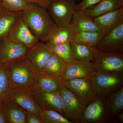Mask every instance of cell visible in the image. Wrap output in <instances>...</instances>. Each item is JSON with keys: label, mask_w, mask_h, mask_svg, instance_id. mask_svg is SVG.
<instances>
[{"label": "cell", "mask_w": 123, "mask_h": 123, "mask_svg": "<svg viewBox=\"0 0 123 123\" xmlns=\"http://www.w3.org/2000/svg\"><path fill=\"white\" fill-rule=\"evenodd\" d=\"M0 123H7L2 103H0Z\"/></svg>", "instance_id": "obj_34"}, {"label": "cell", "mask_w": 123, "mask_h": 123, "mask_svg": "<svg viewBox=\"0 0 123 123\" xmlns=\"http://www.w3.org/2000/svg\"><path fill=\"white\" fill-rule=\"evenodd\" d=\"M39 116L43 123H73L63 115L53 110L43 109Z\"/></svg>", "instance_id": "obj_29"}, {"label": "cell", "mask_w": 123, "mask_h": 123, "mask_svg": "<svg viewBox=\"0 0 123 123\" xmlns=\"http://www.w3.org/2000/svg\"><path fill=\"white\" fill-rule=\"evenodd\" d=\"M93 18L102 32L105 33L123 22V7Z\"/></svg>", "instance_id": "obj_17"}, {"label": "cell", "mask_w": 123, "mask_h": 123, "mask_svg": "<svg viewBox=\"0 0 123 123\" xmlns=\"http://www.w3.org/2000/svg\"><path fill=\"white\" fill-rule=\"evenodd\" d=\"M74 57L75 59L86 62H93L95 47L86 46L73 41L70 43Z\"/></svg>", "instance_id": "obj_22"}, {"label": "cell", "mask_w": 123, "mask_h": 123, "mask_svg": "<svg viewBox=\"0 0 123 123\" xmlns=\"http://www.w3.org/2000/svg\"><path fill=\"white\" fill-rule=\"evenodd\" d=\"M22 13L7 11L0 17V41L7 37L14 24L21 17Z\"/></svg>", "instance_id": "obj_23"}, {"label": "cell", "mask_w": 123, "mask_h": 123, "mask_svg": "<svg viewBox=\"0 0 123 123\" xmlns=\"http://www.w3.org/2000/svg\"><path fill=\"white\" fill-rule=\"evenodd\" d=\"M118 116V119L120 121H121V123H123V112H121L119 113L118 115H117Z\"/></svg>", "instance_id": "obj_36"}, {"label": "cell", "mask_w": 123, "mask_h": 123, "mask_svg": "<svg viewBox=\"0 0 123 123\" xmlns=\"http://www.w3.org/2000/svg\"><path fill=\"white\" fill-rule=\"evenodd\" d=\"M62 0H50L51 2H53V1H56Z\"/></svg>", "instance_id": "obj_37"}, {"label": "cell", "mask_w": 123, "mask_h": 123, "mask_svg": "<svg viewBox=\"0 0 123 123\" xmlns=\"http://www.w3.org/2000/svg\"><path fill=\"white\" fill-rule=\"evenodd\" d=\"M62 82L63 85L72 92L85 107L97 96L90 78H77Z\"/></svg>", "instance_id": "obj_5"}, {"label": "cell", "mask_w": 123, "mask_h": 123, "mask_svg": "<svg viewBox=\"0 0 123 123\" xmlns=\"http://www.w3.org/2000/svg\"><path fill=\"white\" fill-rule=\"evenodd\" d=\"M10 41L20 43L28 49L39 42L21 17L12 27L7 37Z\"/></svg>", "instance_id": "obj_14"}, {"label": "cell", "mask_w": 123, "mask_h": 123, "mask_svg": "<svg viewBox=\"0 0 123 123\" xmlns=\"http://www.w3.org/2000/svg\"><path fill=\"white\" fill-rule=\"evenodd\" d=\"M102 0H83L79 4L76 5L75 11H82L91 8Z\"/></svg>", "instance_id": "obj_31"}, {"label": "cell", "mask_w": 123, "mask_h": 123, "mask_svg": "<svg viewBox=\"0 0 123 123\" xmlns=\"http://www.w3.org/2000/svg\"><path fill=\"white\" fill-rule=\"evenodd\" d=\"M62 85V80L60 76L35 72L30 88L33 92L37 93L58 92Z\"/></svg>", "instance_id": "obj_15"}, {"label": "cell", "mask_w": 123, "mask_h": 123, "mask_svg": "<svg viewBox=\"0 0 123 123\" xmlns=\"http://www.w3.org/2000/svg\"><path fill=\"white\" fill-rule=\"evenodd\" d=\"M75 33V30L71 22L63 26H56L46 43L51 44L70 43L73 41Z\"/></svg>", "instance_id": "obj_20"}, {"label": "cell", "mask_w": 123, "mask_h": 123, "mask_svg": "<svg viewBox=\"0 0 123 123\" xmlns=\"http://www.w3.org/2000/svg\"><path fill=\"white\" fill-rule=\"evenodd\" d=\"M60 93L64 116L73 123H80L85 106L70 90L62 85Z\"/></svg>", "instance_id": "obj_7"}, {"label": "cell", "mask_w": 123, "mask_h": 123, "mask_svg": "<svg viewBox=\"0 0 123 123\" xmlns=\"http://www.w3.org/2000/svg\"><path fill=\"white\" fill-rule=\"evenodd\" d=\"M29 49L5 38L0 41V61L2 66L10 64L26 57Z\"/></svg>", "instance_id": "obj_10"}, {"label": "cell", "mask_w": 123, "mask_h": 123, "mask_svg": "<svg viewBox=\"0 0 123 123\" xmlns=\"http://www.w3.org/2000/svg\"><path fill=\"white\" fill-rule=\"evenodd\" d=\"M111 116L108 96L97 95L84 108L80 123H105L109 121Z\"/></svg>", "instance_id": "obj_3"}, {"label": "cell", "mask_w": 123, "mask_h": 123, "mask_svg": "<svg viewBox=\"0 0 123 123\" xmlns=\"http://www.w3.org/2000/svg\"><path fill=\"white\" fill-rule=\"evenodd\" d=\"M66 64L63 60L53 53L47 62L42 73L50 76L60 77Z\"/></svg>", "instance_id": "obj_25"}, {"label": "cell", "mask_w": 123, "mask_h": 123, "mask_svg": "<svg viewBox=\"0 0 123 123\" xmlns=\"http://www.w3.org/2000/svg\"><path fill=\"white\" fill-rule=\"evenodd\" d=\"M97 70L93 62H86L75 60L66 64L60 76L62 81L77 78H89Z\"/></svg>", "instance_id": "obj_12"}, {"label": "cell", "mask_w": 123, "mask_h": 123, "mask_svg": "<svg viewBox=\"0 0 123 123\" xmlns=\"http://www.w3.org/2000/svg\"><path fill=\"white\" fill-rule=\"evenodd\" d=\"M26 123H43L39 116L26 111Z\"/></svg>", "instance_id": "obj_32"}, {"label": "cell", "mask_w": 123, "mask_h": 123, "mask_svg": "<svg viewBox=\"0 0 123 123\" xmlns=\"http://www.w3.org/2000/svg\"><path fill=\"white\" fill-rule=\"evenodd\" d=\"M5 0H0V2H2V1H4Z\"/></svg>", "instance_id": "obj_39"}, {"label": "cell", "mask_w": 123, "mask_h": 123, "mask_svg": "<svg viewBox=\"0 0 123 123\" xmlns=\"http://www.w3.org/2000/svg\"><path fill=\"white\" fill-rule=\"evenodd\" d=\"M13 87L11 85L7 66L0 69V103L7 101Z\"/></svg>", "instance_id": "obj_26"}, {"label": "cell", "mask_w": 123, "mask_h": 123, "mask_svg": "<svg viewBox=\"0 0 123 123\" xmlns=\"http://www.w3.org/2000/svg\"><path fill=\"white\" fill-rule=\"evenodd\" d=\"M7 11V10L2 6L1 2H0V17L5 13Z\"/></svg>", "instance_id": "obj_35"}, {"label": "cell", "mask_w": 123, "mask_h": 123, "mask_svg": "<svg viewBox=\"0 0 123 123\" xmlns=\"http://www.w3.org/2000/svg\"><path fill=\"white\" fill-rule=\"evenodd\" d=\"M103 34L102 31H75L73 41L86 46L95 47Z\"/></svg>", "instance_id": "obj_24"}, {"label": "cell", "mask_w": 123, "mask_h": 123, "mask_svg": "<svg viewBox=\"0 0 123 123\" xmlns=\"http://www.w3.org/2000/svg\"><path fill=\"white\" fill-rule=\"evenodd\" d=\"M53 54L47 43L39 42L29 49L25 59L35 72L42 73Z\"/></svg>", "instance_id": "obj_13"}, {"label": "cell", "mask_w": 123, "mask_h": 123, "mask_svg": "<svg viewBox=\"0 0 123 123\" xmlns=\"http://www.w3.org/2000/svg\"><path fill=\"white\" fill-rule=\"evenodd\" d=\"M1 2L5 9L13 12H22L31 4L27 0H5Z\"/></svg>", "instance_id": "obj_30"}, {"label": "cell", "mask_w": 123, "mask_h": 123, "mask_svg": "<svg viewBox=\"0 0 123 123\" xmlns=\"http://www.w3.org/2000/svg\"><path fill=\"white\" fill-rule=\"evenodd\" d=\"M2 64H1V62L0 61V69L2 68Z\"/></svg>", "instance_id": "obj_38"}, {"label": "cell", "mask_w": 123, "mask_h": 123, "mask_svg": "<svg viewBox=\"0 0 123 123\" xmlns=\"http://www.w3.org/2000/svg\"><path fill=\"white\" fill-rule=\"evenodd\" d=\"M7 123H26V111L12 101L2 103Z\"/></svg>", "instance_id": "obj_21"}, {"label": "cell", "mask_w": 123, "mask_h": 123, "mask_svg": "<svg viewBox=\"0 0 123 123\" xmlns=\"http://www.w3.org/2000/svg\"><path fill=\"white\" fill-rule=\"evenodd\" d=\"M8 100L12 101L27 111L39 116L43 109L33 97L32 91L29 87H14Z\"/></svg>", "instance_id": "obj_11"}, {"label": "cell", "mask_w": 123, "mask_h": 123, "mask_svg": "<svg viewBox=\"0 0 123 123\" xmlns=\"http://www.w3.org/2000/svg\"><path fill=\"white\" fill-rule=\"evenodd\" d=\"M76 0H62L51 2L49 13L57 26L69 24L75 11Z\"/></svg>", "instance_id": "obj_6"}, {"label": "cell", "mask_w": 123, "mask_h": 123, "mask_svg": "<svg viewBox=\"0 0 123 123\" xmlns=\"http://www.w3.org/2000/svg\"><path fill=\"white\" fill-rule=\"evenodd\" d=\"M98 50L110 53H123V22L105 33L95 47Z\"/></svg>", "instance_id": "obj_8"}, {"label": "cell", "mask_w": 123, "mask_h": 123, "mask_svg": "<svg viewBox=\"0 0 123 123\" xmlns=\"http://www.w3.org/2000/svg\"><path fill=\"white\" fill-rule=\"evenodd\" d=\"M93 62L96 65L97 70L123 73V53L106 52L96 48Z\"/></svg>", "instance_id": "obj_9"}, {"label": "cell", "mask_w": 123, "mask_h": 123, "mask_svg": "<svg viewBox=\"0 0 123 123\" xmlns=\"http://www.w3.org/2000/svg\"><path fill=\"white\" fill-rule=\"evenodd\" d=\"M31 4H35L43 8L48 9L50 4V0H27Z\"/></svg>", "instance_id": "obj_33"}, {"label": "cell", "mask_w": 123, "mask_h": 123, "mask_svg": "<svg viewBox=\"0 0 123 123\" xmlns=\"http://www.w3.org/2000/svg\"><path fill=\"white\" fill-rule=\"evenodd\" d=\"M123 7V0H102L91 8L81 11L86 15L94 18Z\"/></svg>", "instance_id": "obj_19"}, {"label": "cell", "mask_w": 123, "mask_h": 123, "mask_svg": "<svg viewBox=\"0 0 123 123\" xmlns=\"http://www.w3.org/2000/svg\"><path fill=\"white\" fill-rule=\"evenodd\" d=\"M111 115L117 116L123 109V86L108 96Z\"/></svg>", "instance_id": "obj_28"}, {"label": "cell", "mask_w": 123, "mask_h": 123, "mask_svg": "<svg viewBox=\"0 0 123 123\" xmlns=\"http://www.w3.org/2000/svg\"><path fill=\"white\" fill-rule=\"evenodd\" d=\"M11 85L14 87H29L33 81L35 72L25 58L7 66Z\"/></svg>", "instance_id": "obj_4"}, {"label": "cell", "mask_w": 123, "mask_h": 123, "mask_svg": "<svg viewBox=\"0 0 123 123\" xmlns=\"http://www.w3.org/2000/svg\"><path fill=\"white\" fill-rule=\"evenodd\" d=\"M32 94L36 102L43 109L56 111L64 116L60 91L40 93L32 91Z\"/></svg>", "instance_id": "obj_16"}, {"label": "cell", "mask_w": 123, "mask_h": 123, "mask_svg": "<svg viewBox=\"0 0 123 123\" xmlns=\"http://www.w3.org/2000/svg\"><path fill=\"white\" fill-rule=\"evenodd\" d=\"M22 17L31 32L42 42H47L57 26L47 9L35 4H31L22 12Z\"/></svg>", "instance_id": "obj_1"}, {"label": "cell", "mask_w": 123, "mask_h": 123, "mask_svg": "<svg viewBox=\"0 0 123 123\" xmlns=\"http://www.w3.org/2000/svg\"><path fill=\"white\" fill-rule=\"evenodd\" d=\"M98 95L107 97L123 86V73L97 70L90 78Z\"/></svg>", "instance_id": "obj_2"}, {"label": "cell", "mask_w": 123, "mask_h": 123, "mask_svg": "<svg viewBox=\"0 0 123 123\" xmlns=\"http://www.w3.org/2000/svg\"><path fill=\"white\" fill-rule=\"evenodd\" d=\"M71 22L75 31H102L93 18L85 15L81 11H75Z\"/></svg>", "instance_id": "obj_18"}, {"label": "cell", "mask_w": 123, "mask_h": 123, "mask_svg": "<svg viewBox=\"0 0 123 123\" xmlns=\"http://www.w3.org/2000/svg\"><path fill=\"white\" fill-rule=\"evenodd\" d=\"M53 53L63 60L66 64L75 60L70 43L51 44L46 43Z\"/></svg>", "instance_id": "obj_27"}]
</instances>
